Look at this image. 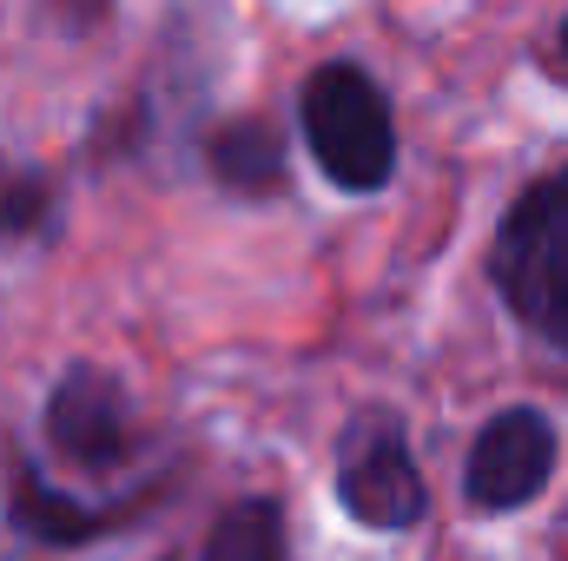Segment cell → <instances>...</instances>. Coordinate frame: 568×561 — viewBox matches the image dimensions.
Returning a JSON list of instances; mask_svg holds the SVG:
<instances>
[{
	"label": "cell",
	"mask_w": 568,
	"mask_h": 561,
	"mask_svg": "<svg viewBox=\"0 0 568 561\" xmlns=\"http://www.w3.org/2000/svg\"><path fill=\"white\" fill-rule=\"evenodd\" d=\"M304 140L311 159L324 165L331 185L344 192H377L397 172V126L390 100L364 67H324L304 86Z\"/></svg>",
	"instance_id": "cell-1"
},
{
	"label": "cell",
	"mask_w": 568,
	"mask_h": 561,
	"mask_svg": "<svg viewBox=\"0 0 568 561\" xmlns=\"http://www.w3.org/2000/svg\"><path fill=\"white\" fill-rule=\"evenodd\" d=\"M489 272H496V284L509 290V304L536 330L568 337V172L549 178V185H536L509 212Z\"/></svg>",
	"instance_id": "cell-2"
},
{
	"label": "cell",
	"mask_w": 568,
	"mask_h": 561,
	"mask_svg": "<svg viewBox=\"0 0 568 561\" xmlns=\"http://www.w3.org/2000/svg\"><path fill=\"white\" fill-rule=\"evenodd\" d=\"M337 502L364 529H410L424 516V476L410 462L404 429L371 417L337 456Z\"/></svg>",
	"instance_id": "cell-3"
},
{
	"label": "cell",
	"mask_w": 568,
	"mask_h": 561,
	"mask_svg": "<svg viewBox=\"0 0 568 561\" xmlns=\"http://www.w3.org/2000/svg\"><path fill=\"white\" fill-rule=\"evenodd\" d=\"M556 476V429L536 410H503L496 422H483L476 449H469V502L476 509H523L549 489Z\"/></svg>",
	"instance_id": "cell-4"
},
{
	"label": "cell",
	"mask_w": 568,
	"mask_h": 561,
	"mask_svg": "<svg viewBox=\"0 0 568 561\" xmlns=\"http://www.w3.org/2000/svg\"><path fill=\"white\" fill-rule=\"evenodd\" d=\"M47 436L80 469H113L120 449H126V390L106 370H93V364L67 370L53 404H47Z\"/></svg>",
	"instance_id": "cell-5"
},
{
	"label": "cell",
	"mask_w": 568,
	"mask_h": 561,
	"mask_svg": "<svg viewBox=\"0 0 568 561\" xmlns=\"http://www.w3.org/2000/svg\"><path fill=\"white\" fill-rule=\"evenodd\" d=\"M212 172L239 192H265V185H278V140L258 120H239L212 140Z\"/></svg>",
	"instance_id": "cell-6"
},
{
	"label": "cell",
	"mask_w": 568,
	"mask_h": 561,
	"mask_svg": "<svg viewBox=\"0 0 568 561\" xmlns=\"http://www.w3.org/2000/svg\"><path fill=\"white\" fill-rule=\"evenodd\" d=\"M205 561H284L278 509H272V502H239V509L219 522V536H212Z\"/></svg>",
	"instance_id": "cell-7"
},
{
	"label": "cell",
	"mask_w": 568,
	"mask_h": 561,
	"mask_svg": "<svg viewBox=\"0 0 568 561\" xmlns=\"http://www.w3.org/2000/svg\"><path fill=\"white\" fill-rule=\"evenodd\" d=\"M13 516H20V529H33L40 542H87V536H100V529H106V516H93V509H80V502L53 496L47 482H20Z\"/></svg>",
	"instance_id": "cell-8"
},
{
	"label": "cell",
	"mask_w": 568,
	"mask_h": 561,
	"mask_svg": "<svg viewBox=\"0 0 568 561\" xmlns=\"http://www.w3.org/2000/svg\"><path fill=\"white\" fill-rule=\"evenodd\" d=\"M33 218H40V185L13 178V185L0 192V232H20V225H33Z\"/></svg>",
	"instance_id": "cell-9"
},
{
	"label": "cell",
	"mask_w": 568,
	"mask_h": 561,
	"mask_svg": "<svg viewBox=\"0 0 568 561\" xmlns=\"http://www.w3.org/2000/svg\"><path fill=\"white\" fill-rule=\"evenodd\" d=\"M562 47H568V27H562Z\"/></svg>",
	"instance_id": "cell-10"
}]
</instances>
